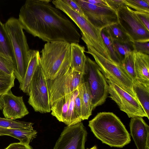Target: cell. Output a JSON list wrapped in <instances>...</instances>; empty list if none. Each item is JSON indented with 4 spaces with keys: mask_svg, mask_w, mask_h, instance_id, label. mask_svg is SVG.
I'll list each match as a JSON object with an SVG mask.
<instances>
[{
    "mask_svg": "<svg viewBox=\"0 0 149 149\" xmlns=\"http://www.w3.org/2000/svg\"><path fill=\"white\" fill-rule=\"evenodd\" d=\"M48 0H27L18 19L24 29L44 42L78 43L81 36L73 23Z\"/></svg>",
    "mask_w": 149,
    "mask_h": 149,
    "instance_id": "cell-1",
    "label": "cell"
},
{
    "mask_svg": "<svg viewBox=\"0 0 149 149\" xmlns=\"http://www.w3.org/2000/svg\"><path fill=\"white\" fill-rule=\"evenodd\" d=\"M88 126L97 139L111 147L123 148L131 141L125 126L113 113H98L89 121Z\"/></svg>",
    "mask_w": 149,
    "mask_h": 149,
    "instance_id": "cell-2",
    "label": "cell"
},
{
    "mask_svg": "<svg viewBox=\"0 0 149 149\" xmlns=\"http://www.w3.org/2000/svg\"><path fill=\"white\" fill-rule=\"evenodd\" d=\"M41 52L40 65L47 80L56 78L70 68V43L63 41L47 42Z\"/></svg>",
    "mask_w": 149,
    "mask_h": 149,
    "instance_id": "cell-3",
    "label": "cell"
},
{
    "mask_svg": "<svg viewBox=\"0 0 149 149\" xmlns=\"http://www.w3.org/2000/svg\"><path fill=\"white\" fill-rule=\"evenodd\" d=\"M52 3L73 21L80 30L81 39L87 47L93 49L103 57L112 61L101 36V31L95 27L83 16L72 9L63 0H55Z\"/></svg>",
    "mask_w": 149,
    "mask_h": 149,
    "instance_id": "cell-4",
    "label": "cell"
},
{
    "mask_svg": "<svg viewBox=\"0 0 149 149\" xmlns=\"http://www.w3.org/2000/svg\"><path fill=\"white\" fill-rule=\"evenodd\" d=\"M11 44L14 58V74L19 84L23 79L29 62L30 49L23 29L18 19L9 18L4 24Z\"/></svg>",
    "mask_w": 149,
    "mask_h": 149,
    "instance_id": "cell-5",
    "label": "cell"
},
{
    "mask_svg": "<svg viewBox=\"0 0 149 149\" xmlns=\"http://www.w3.org/2000/svg\"><path fill=\"white\" fill-rule=\"evenodd\" d=\"M83 78L84 81L88 84L94 109L105 102L109 94L108 85L96 63L88 56H86Z\"/></svg>",
    "mask_w": 149,
    "mask_h": 149,
    "instance_id": "cell-6",
    "label": "cell"
},
{
    "mask_svg": "<svg viewBox=\"0 0 149 149\" xmlns=\"http://www.w3.org/2000/svg\"><path fill=\"white\" fill-rule=\"evenodd\" d=\"M87 48L86 52L94 58L106 79L111 80L135 98L133 90V80L119 65L103 57L93 49Z\"/></svg>",
    "mask_w": 149,
    "mask_h": 149,
    "instance_id": "cell-7",
    "label": "cell"
},
{
    "mask_svg": "<svg viewBox=\"0 0 149 149\" xmlns=\"http://www.w3.org/2000/svg\"><path fill=\"white\" fill-rule=\"evenodd\" d=\"M84 82L83 74L70 68L56 78L47 80L51 106L78 89Z\"/></svg>",
    "mask_w": 149,
    "mask_h": 149,
    "instance_id": "cell-8",
    "label": "cell"
},
{
    "mask_svg": "<svg viewBox=\"0 0 149 149\" xmlns=\"http://www.w3.org/2000/svg\"><path fill=\"white\" fill-rule=\"evenodd\" d=\"M28 103L35 111L41 113L51 111L47 80L40 64L30 82Z\"/></svg>",
    "mask_w": 149,
    "mask_h": 149,
    "instance_id": "cell-9",
    "label": "cell"
},
{
    "mask_svg": "<svg viewBox=\"0 0 149 149\" xmlns=\"http://www.w3.org/2000/svg\"><path fill=\"white\" fill-rule=\"evenodd\" d=\"M118 23L132 42H149V31L139 19L134 10L126 5L116 10Z\"/></svg>",
    "mask_w": 149,
    "mask_h": 149,
    "instance_id": "cell-10",
    "label": "cell"
},
{
    "mask_svg": "<svg viewBox=\"0 0 149 149\" xmlns=\"http://www.w3.org/2000/svg\"><path fill=\"white\" fill-rule=\"evenodd\" d=\"M85 17L95 27L102 31L118 23L116 12L108 6L92 4L85 0H75Z\"/></svg>",
    "mask_w": 149,
    "mask_h": 149,
    "instance_id": "cell-11",
    "label": "cell"
},
{
    "mask_svg": "<svg viewBox=\"0 0 149 149\" xmlns=\"http://www.w3.org/2000/svg\"><path fill=\"white\" fill-rule=\"evenodd\" d=\"M110 97L129 118L147 117L136 99L110 79H106Z\"/></svg>",
    "mask_w": 149,
    "mask_h": 149,
    "instance_id": "cell-12",
    "label": "cell"
},
{
    "mask_svg": "<svg viewBox=\"0 0 149 149\" xmlns=\"http://www.w3.org/2000/svg\"><path fill=\"white\" fill-rule=\"evenodd\" d=\"M87 135L82 123L65 127L53 149H85Z\"/></svg>",
    "mask_w": 149,
    "mask_h": 149,
    "instance_id": "cell-13",
    "label": "cell"
},
{
    "mask_svg": "<svg viewBox=\"0 0 149 149\" xmlns=\"http://www.w3.org/2000/svg\"><path fill=\"white\" fill-rule=\"evenodd\" d=\"M0 110L5 118L13 120L22 118L29 113L23 97L15 95L11 89L0 96Z\"/></svg>",
    "mask_w": 149,
    "mask_h": 149,
    "instance_id": "cell-14",
    "label": "cell"
},
{
    "mask_svg": "<svg viewBox=\"0 0 149 149\" xmlns=\"http://www.w3.org/2000/svg\"><path fill=\"white\" fill-rule=\"evenodd\" d=\"M130 134L137 149H149V126L142 117L131 118Z\"/></svg>",
    "mask_w": 149,
    "mask_h": 149,
    "instance_id": "cell-15",
    "label": "cell"
},
{
    "mask_svg": "<svg viewBox=\"0 0 149 149\" xmlns=\"http://www.w3.org/2000/svg\"><path fill=\"white\" fill-rule=\"evenodd\" d=\"M40 57L38 51L30 49L27 67L23 81L19 86L20 89L28 95L30 82L38 66L40 64Z\"/></svg>",
    "mask_w": 149,
    "mask_h": 149,
    "instance_id": "cell-16",
    "label": "cell"
},
{
    "mask_svg": "<svg viewBox=\"0 0 149 149\" xmlns=\"http://www.w3.org/2000/svg\"><path fill=\"white\" fill-rule=\"evenodd\" d=\"M134 64L136 80L149 84V56L134 51Z\"/></svg>",
    "mask_w": 149,
    "mask_h": 149,
    "instance_id": "cell-17",
    "label": "cell"
},
{
    "mask_svg": "<svg viewBox=\"0 0 149 149\" xmlns=\"http://www.w3.org/2000/svg\"><path fill=\"white\" fill-rule=\"evenodd\" d=\"M71 61L70 68L74 71L84 74L86 56L85 48L78 43L70 44Z\"/></svg>",
    "mask_w": 149,
    "mask_h": 149,
    "instance_id": "cell-18",
    "label": "cell"
},
{
    "mask_svg": "<svg viewBox=\"0 0 149 149\" xmlns=\"http://www.w3.org/2000/svg\"><path fill=\"white\" fill-rule=\"evenodd\" d=\"M81 105V118L88 120L93 110L92 96L87 83L84 82L78 88Z\"/></svg>",
    "mask_w": 149,
    "mask_h": 149,
    "instance_id": "cell-19",
    "label": "cell"
},
{
    "mask_svg": "<svg viewBox=\"0 0 149 149\" xmlns=\"http://www.w3.org/2000/svg\"><path fill=\"white\" fill-rule=\"evenodd\" d=\"M133 90L135 98L141 106L149 119V84L133 82Z\"/></svg>",
    "mask_w": 149,
    "mask_h": 149,
    "instance_id": "cell-20",
    "label": "cell"
},
{
    "mask_svg": "<svg viewBox=\"0 0 149 149\" xmlns=\"http://www.w3.org/2000/svg\"><path fill=\"white\" fill-rule=\"evenodd\" d=\"M73 92L54 103L51 106V114L59 121L66 124L70 103Z\"/></svg>",
    "mask_w": 149,
    "mask_h": 149,
    "instance_id": "cell-21",
    "label": "cell"
},
{
    "mask_svg": "<svg viewBox=\"0 0 149 149\" xmlns=\"http://www.w3.org/2000/svg\"><path fill=\"white\" fill-rule=\"evenodd\" d=\"M0 53L11 58L14 62V56L11 42L4 24L0 20Z\"/></svg>",
    "mask_w": 149,
    "mask_h": 149,
    "instance_id": "cell-22",
    "label": "cell"
},
{
    "mask_svg": "<svg viewBox=\"0 0 149 149\" xmlns=\"http://www.w3.org/2000/svg\"><path fill=\"white\" fill-rule=\"evenodd\" d=\"M106 30L113 40L120 43L132 45V42L118 23L106 28Z\"/></svg>",
    "mask_w": 149,
    "mask_h": 149,
    "instance_id": "cell-23",
    "label": "cell"
},
{
    "mask_svg": "<svg viewBox=\"0 0 149 149\" xmlns=\"http://www.w3.org/2000/svg\"><path fill=\"white\" fill-rule=\"evenodd\" d=\"M33 123L0 117V126L7 129L20 130L33 129Z\"/></svg>",
    "mask_w": 149,
    "mask_h": 149,
    "instance_id": "cell-24",
    "label": "cell"
},
{
    "mask_svg": "<svg viewBox=\"0 0 149 149\" xmlns=\"http://www.w3.org/2000/svg\"><path fill=\"white\" fill-rule=\"evenodd\" d=\"M119 65L132 79L133 82L136 80L133 51L125 57Z\"/></svg>",
    "mask_w": 149,
    "mask_h": 149,
    "instance_id": "cell-25",
    "label": "cell"
},
{
    "mask_svg": "<svg viewBox=\"0 0 149 149\" xmlns=\"http://www.w3.org/2000/svg\"><path fill=\"white\" fill-rule=\"evenodd\" d=\"M101 36L104 42L109 51L111 59L119 65L120 62L115 51L113 40L107 33L106 28L102 31Z\"/></svg>",
    "mask_w": 149,
    "mask_h": 149,
    "instance_id": "cell-26",
    "label": "cell"
},
{
    "mask_svg": "<svg viewBox=\"0 0 149 149\" xmlns=\"http://www.w3.org/2000/svg\"><path fill=\"white\" fill-rule=\"evenodd\" d=\"M14 61L11 58L0 53V70L8 74H14Z\"/></svg>",
    "mask_w": 149,
    "mask_h": 149,
    "instance_id": "cell-27",
    "label": "cell"
},
{
    "mask_svg": "<svg viewBox=\"0 0 149 149\" xmlns=\"http://www.w3.org/2000/svg\"><path fill=\"white\" fill-rule=\"evenodd\" d=\"M126 5L135 11L149 13V0H125Z\"/></svg>",
    "mask_w": 149,
    "mask_h": 149,
    "instance_id": "cell-28",
    "label": "cell"
},
{
    "mask_svg": "<svg viewBox=\"0 0 149 149\" xmlns=\"http://www.w3.org/2000/svg\"><path fill=\"white\" fill-rule=\"evenodd\" d=\"M113 43L116 52L120 63L126 56L133 51L132 45L122 44L115 40Z\"/></svg>",
    "mask_w": 149,
    "mask_h": 149,
    "instance_id": "cell-29",
    "label": "cell"
},
{
    "mask_svg": "<svg viewBox=\"0 0 149 149\" xmlns=\"http://www.w3.org/2000/svg\"><path fill=\"white\" fill-rule=\"evenodd\" d=\"M14 74H9L0 70V90L11 89L14 86Z\"/></svg>",
    "mask_w": 149,
    "mask_h": 149,
    "instance_id": "cell-30",
    "label": "cell"
},
{
    "mask_svg": "<svg viewBox=\"0 0 149 149\" xmlns=\"http://www.w3.org/2000/svg\"><path fill=\"white\" fill-rule=\"evenodd\" d=\"M132 45L133 50L149 55V42H134Z\"/></svg>",
    "mask_w": 149,
    "mask_h": 149,
    "instance_id": "cell-31",
    "label": "cell"
},
{
    "mask_svg": "<svg viewBox=\"0 0 149 149\" xmlns=\"http://www.w3.org/2000/svg\"><path fill=\"white\" fill-rule=\"evenodd\" d=\"M20 133V129H9L0 126V136L8 135L18 139Z\"/></svg>",
    "mask_w": 149,
    "mask_h": 149,
    "instance_id": "cell-32",
    "label": "cell"
},
{
    "mask_svg": "<svg viewBox=\"0 0 149 149\" xmlns=\"http://www.w3.org/2000/svg\"><path fill=\"white\" fill-rule=\"evenodd\" d=\"M139 19L149 31V13L134 10Z\"/></svg>",
    "mask_w": 149,
    "mask_h": 149,
    "instance_id": "cell-33",
    "label": "cell"
},
{
    "mask_svg": "<svg viewBox=\"0 0 149 149\" xmlns=\"http://www.w3.org/2000/svg\"><path fill=\"white\" fill-rule=\"evenodd\" d=\"M108 6L116 12L123 6L126 5L125 0H106Z\"/></svg>",
    "mask_w": 149,
    "mask_h": 149,
    "instance_id": "cell-34",
    "label": "cell"
},
{
    "mask_svg": "<svg viewBox=\"0 0 149 149\" xmlns=\"http://www.w3.org/2000/svg\"><path fill=\"white\" fill-rule=\"evenodd\" d=\"M63 1L74 11L85 16L81 9L75 0H63Z\"/></svg>",
    "mask_w": 149,
    "mask_h": 149,
    "instance_id": "cell-35",
    "label": "cell"
},
{
    "mask_svg": "<svg viewBox=\"0 0 149 149\" xmlns=\"http://www.w3.org/2000/svg\"><path fill=\"white\" fill-rule=\"evenodd\" d=\"M4 149H33L29 145L19 142L11 143Z\"/></svg>",
    "mask_w": 149,
    "mask_h": 149,
    "instance_id": "cell-36",
    "label": "cell"
},
{
    "mask_svg": "<svg viewBox=\"0 0 149 149\" xmlns=\"http://www.w3.org/2000/svg\"><path fill=\"white\" fill-rule=\"evenodd\" d=\"M74 109L76 114L81 119V103L80 98L78 95L76 97L74 100Z\"/></svg>",
    "mask_w": 149,
    "mask_h": 149,
    "instance_id": "cell-37",
    "label": "cell"
},
{
    "mask_svg": "<svg viewBox=\"0 0 149 149\" xmlns=\"http://www.w3.org/2000/svg\"><path fill=\"white\" fill-rule=\"evenodd\" d=\"M90 4L97 6H108L106 0H85Z\"/></svg>",
    "mask_w": 149,
    "mask_h": 149,
    "instance_id": "cell-38",
    "label": "cell"
},
{
    "mask_svg": "<svg viewBox=\"0 0 149 149\" xmlns=\"http://www.w3.org/2000/svg\"><path fill=\"white\" fill-rule=\"evenodd\" d=\"M10 89H8L0 90V96L3 94L7 92Z\"/></svg>",
    "mask_w": 149,
    "mask_h": 149,
    "instance_id": "cell-39",
    "label": "cell"
},
{
    "mask_svg": "<svg viewBox=\"0 0 149 149\" xmlns=\"http://www.w3.org/2000/svg\"><path fill=\"white\" fill-rule=\"evenodd\" d=\"M89 149H97V148L96 146H93V147Z\"/></svg>",
    "mask_w": 149,
    "mask_h": 149,
    "instance_id": "cell-40",
    "label": "cell"
}]
</instances>
